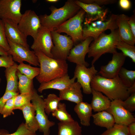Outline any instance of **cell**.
Segmentation results:
<instances>
[{
	"instance_id": "cell-1",
	"label": "cell",
	"mask_w": 135,
	"mask_h": 135,
	"mask_svg": "<svg viewBox=\"0 0 135 135\" xmlns=\"http://www.w3.org/2000/svg\"><path fill=\"white\" fill-rule=\"evenodd\" d=\"M34 51L40 64V72L36 78L40 83L46 82L68 74V64L66 60L50 58L40 52Z\"/></svg>"
},
{
	"instance_id": "cell-2",
	"label": "cell",
	"mask_w": 135,
	"mask_h": 135,
	"mask_svg": "<svg viewBox=\"0 0 135 135\" xmlns=\"http://www.w3.org/2000/svg\"><path fill=\"white\" fill-rule=\"evenodd\" d=\"M90 86L92 88L102 93L111 101L116 100L124 101L130 95L128 88L122 82L118 75L109 78L96 74L92 80Z\"/></svg>"
},
{
	"instance_id": "cell-3",
	"label": "cell",
	"mask_w": 135,
	"mask_h": 135,
	"mask_svg": "<svg viewBox=\"0 0 135 135\" xmlns=\"http://www.w3.org/2000/svg\"><path fill=\"white\" fill-rule=\"evenodd\" d=\"M81 8L75 2V0H68L63 6L57 8L52 6L49 8L51 14L39 16L42 26L53 31L66 20L76 15Z\"/></svg>"
},
{
	"instance_id": "cell-4",
	"label": "cell",
	"mask_w": 135,
	"mask_h": 135,
	"mask_svg": "<svg viewBox=\"0 0 135 135\" xmlns=\"http://www.w3.org/2000/svg\"><path fill=\"white\" fill-rule=\"evenodd\" d=\"M120 40L118 29L111 31L107 34L102 33L96 40L90 43L88 53V57H92V65L103 54L109 53L113 54L116 52V45Z\"/></svg>"
},
{
	"instance_id": "cell-5",
	"label": "cell",
	"mask_w": 135,
	"mask_h": 135,
	"mask_svg": "<svg viewBox=\"0 0 135 135\" xmlns=\"http://www.w3.org/2000/svg\"><path fill=\"white\" fill-rule=\"evenodd\" d=\"M81 9L75 16L55 28L54 30L60 34L64 32L71 38L74 44H76L84 40L82 24L85 14Z\"/></svg>"
},
{
	"instance_id": "cell-6",
	"label": "cell",
	"mask_w": 135,
	"mask_h": 135,
	"mask_svg": "<svg viewBox=\"0 0 135 135\" xmlns=\"http://www.w3.org/2000/svg\"><path fill=\"white\" fill-rule=\"evenodd\" d=\"M117 15L112 14L107 20H98L89 23H84L83 28V37L84 40L91 37L96 40L102 33L107 30L110 31L118 29L116 19Z\"/></svg>"
},
{
	"instance_id": "cell-7",
	"label": "cell",
	"mask_w": 135,
	"mask_h": 135,
	"mask_svg": "<svg viewBox=\"0 0 135 135\" xmlns=\"http://www.w3.org/2000/svg\"><path fill=\"white\" fill-rule=\"evenodd\" d=\"M54 46L51 52L53 58L66 60L74 43L71 38L60 34L56 31H51Z\"/></svg>"
},
{
	"instance_id": "cell-8",
	"label": "cell",
	"mask_w": 135,
	"mask_h": 135,
	"mask_svg": "<svg viewBox=\"0 0 135 135\" xmlns=\"http://www.w3.org/2000/svg\"><path fill=\"white\" fill-rule=\"evenodd\" d=\"M31 101L36 110V118L39 126L38 130L43 133V135H50V128L55 125V123L48 120L45 111L44 104L42 97L38 94L34 88Z\"/></svg>"
},
{
	"instance_id": "cell-9",
	"label": "cell",
	"mask_w": 135,
	"mask_h": 135,
	"mask_svg": "<svg viewBox=\"0 0 135 135\" xmlns=\"http://www.w3.org/2000/svg\"><path fill=\"white\" fill-rule=\"evenodd\" d=\"M18 26L25 36H30L34 40L42 25L39 16L34 10H26L22 14Z\"/></svg>"
},
{
	"instance_id": "cell-10",
	"label": "cell",
	"mask_w": 135,
	"mask_h": 135,
	"mask_svg": "<svg viewBox=\"0 0 135 135\" xmlns=\"http://www.w3.org/2000/svg\"><path fill=\"white\" fill-rule=\"evenodd\" d=\"M7 40L10 46L8 52L12 56L14 61L19 63L25 61L34 66H40L38 58L34 50L31 51L20 44Z\"/></svg>"
},
{
	"instance_id": "cell-11",
	"label": "cell",
	"mask_w": 135,
	"mask_h": 135,
	"mask_svg": "<svg viewBox=\"0 0 135 135\" xmlns=\"http://www.w3.org/2000/svg\"><path fill=\"white\" fill-rule=\"evenodd\" d=\"M54 46L51 31L42 26L31 48L40 52L48 57L53 58L51 50Z\"/></svg>"
},
{
	"instance_id": "cell-12",
	"label": "cell",
	"mask_w": 135,
	"mask_h": 135,
	"mask_svg": "<svg viewBox=\"0 0 135 135\" xmlns=\"http://www.w3.org/2000/svg\"><path fill=\"white\" fill-rule=\"evenodd\" d=\"M21 0H0V18L8 19L18 24L22 14Z\"/></svg>"
},
{
	"instance_id": "cell-13",
	"label": "cell",
	"mask_w": 135,
	"mask_h": 135,
	"mask_svg": "<svg viewBox=\"0 0 135 135\" xmlns=\"http://www.w3.org/2000/svg\"><path fill=\"white\" fill-rule=\"evenodd\" d=\"M98 72L94 65H92L90 68L84 65H76L74 77L77 79V82L81 85L84 94H91L90 82Z\"/></svg>"
},
{
	"instance_id": "cell-14",
	"label": "cell",
	"mask_w": 135,
	"mask_h": 135,
	"mask_svg": "<svg viewBox=\"0 0 135 135\" xmlns=\"http://www.w3.org/2000/svg\"><path fill=\"white\" fill-rule=\"evenodd\" d=\"M122 101L118 100L112 101L110 107L106 111L112 115L115 123L128 126L135 122V118L132 113L123 107Z\"/></svg>"
},
{
	"instance_id": "cell-15",
	"label": "cell",
	"mask_w": 135,
	"mask_h": 135,
	"mask_svg": "<svg viewBox=\"0 0 135 135\" xmlns=\"http://www.w3.org/2000/svg\"><path fill=\"white\" fill-rule=\"evenodd\" d=\"M93 40L92 37H88L75 45L70 50L67 60L76 65L88 66L89 64L85 61V57L88 52L90 44Z\"/></svg>"
},
{
	"instance_id": "cell-16",
	"label": "cell",
	"mask_w": 135,
	"mask_h": 135,
	"mask_svg": "<svg viewBox=\"0 0 135 135\" xmlns=\"http://www.w3.org/2000/svg\"><path fill=\"white\" fill-rule=\"evenodd\" d=\"M112 59L106 65L102 66L98 74L107 78H114L118 73L124 64L126 56L121 52L113 53Z\"/></svg>"
},
{
	"instance_id": "cell-17",
	"label": "cell",
	"mask_w": 135,
	"mask_h": 135,
	"mask_svg": "<svg viewBox=\"0 0 135 135\" xmlns=\"http://www.w3.org/2000/svg\"><path fill=\"white\" fill-rule=\"evenodd\" d=\"M76 4L86 13L84 23H89L98 20L105 21L106 20L108 10L94 4H86L79 0H75Z\"/></svg>"
},
{
	"instance_id": "cell-18",
	"label": "cell",
	"mask_w": 135,
	"mask_h": 135,
	"mask_svg": "<svg viewBox=\"0 0 135 135\" xmlns=\"http://www.w3.org/2000/svg\"><path fill=\"white\" fill-rule=\"evenodd\" d=\"M2 20L4 24L7 39L30 49L29 46L27 42V37L19 30L18 24L10 20Z\"/></svg>"
},
{
	"instance_id": "cell-19",
	"label": "cell",
	"mask_w": 135,
	"mask_h": 135,
	"mask_svg": "<svg viewBox=\"0 0 135 135\" xmlns=\"http://www.w3.org/2000/svg\"><path fill=\"white\" fill-rule=\"evenodd\" d=\"M129 17L124 14L117 15L116 22L120 40L134 46L135 36L133 34L128 23Z\"/></svg>"
},
{
	"instance_id": "cell-20",
	"label": "cell",
	"mask_w": 135,
	"mask_h": 135,
	"mask_svg": "<svg viewBox=\"0 0 135 135\" xmlns=\"http://www.w3.org/2000/svg\"><path fill=\"white\" fill-rule=\"evenodd\" d=\"M75 78H70L68 74L49 82L40 84L38 89V92L42 93L46 90L50 89L64 90L69 86L75 82Z\"/></svg>"
},
{
	"instance_id": "cell-21",
	"label": "cell",
	"mask_w": 135,
	"mask_h": 135,
	"mask_svg": "<svg viewBox=\"0 0 135 135\" xmlns=\"http://www.w3.org/2000/svg\"><path fill=\"white\" fill-rule=\"evenodd\" d=\"M81 88L78 82H74L65 90L60 91L59 97L61 100H67L78 104L83 100Z\"/></svg>"
},
{
	"instance_id": "cell-22",
	"label": "cell",
	"mask_w": 135,
	"mask_h": 135,
	"mask_svg": "<svg viewBox=\"0 0 135 135\" xmlns=\"http://www.w3.org/2000/svg\"><path fill=\"white\" fill-rule=\"evenodd\" d=\"M22 112L25 120V125L27 129L34 133L38 130L39 126L36 117V110L31 103L26 105L20 110Z\"/></svg>"
},
{
	"instance_id": "cell-23",
	"label": "cell",
	"mask_w": 135,
	"mask_h": 135,
	"mask_svg": "<svg viewBox=\"0 0 135 135\" xmlns=\"http://www.w3.org/2000/svg\"><path fill=\"white\" fill-rule=\"evenodd\" d=\"M92 97L90 104L94 112H98L106 110L110 107L111 100L102 92L92 88Z\"/></svg>"
},
{
	"instance_id": "cell-24",
	"label": "cell",
	"mask_w": 135,
	"mask_h": 135,
	"mask_svg": "<svg viewBox=\"0 0 135 135\" xmlns=\"http://www.w3.org/2000/svg\"><path fill=\"white\" fill-rule=\"evenodd\" d=\"M74 110L80 119L81 124L85 126H90V118L92 114L90 104L82 101L76 104Z\"/></svg>"
},
{
	"instance_id": "cell-25",
	"label": "cell",
	"mask_w": 135,
	"mask_h": 135,
	"mask_svg": "<svg viewBox=\"0 0 135 135\" xmlns=\"http://www.w3.org/2000/svg\"><path fill=\"white\" fill-rule=\"evenodd\" d=\"M18 66L14 62L13 65L6 68L5 73L7 84L5 92H18V78L16 74Z\"/></svg>"
},
{
	"instance_id": "cell-26",
	"label": "cell",
	"mask_w": 135,
	"mask_h": 135,
	"mask_svg": "<svg viewBox=\"0 0 135 135\" xmlns=\"http://www.w3.org/2000/svg\"><path fill=\"white\" fill-rule=\"evenodd\" d=\"M93 123L96 125L106 128L107 129L112 128L115 123L114 118L112 114L106 110H104L92 116Z\"/></svg>"
},
{
	"instance_id": "cell-27",
	"label": "cell",
	"mask_w": 135,
	"mask_h": 135,
	"mask_svg": "<svg viewBox=\"0 0 135 135\" xmlns=\"http://www.w3.org/2000/svg\"><path fill=\"white\" fill-rule=\"evenodd\" d=\"M58 135H82V128L76 121L58 124Z\"/></svg>"
},
{
	"instance_id": "cell-28",
	"label": "cell",
	"mask_w": 135,
	"mask_h": 135,
	"mask_svg": "<svg viewBox=\"0 0 135 135\" xmlns=\"http://www.w3.org/2000/svg\"><path fill=\"white\" fill-rule=\"evenodd\" d=\"M16 74L19 79L18 89L20 94L32 92L34 88L33 80L22 74L18 70Z\"/></svg>"
},
{
	"instance_id": "cell-29",
	"label": "cell",
	"mask_w": 135,
	"mask_h": 135,
	"mask_svg": "<svg viewBox=\"0 0 135 135\" xmlns=\"http://www.w3.org/2000/svg\"><path fill=\"white\" fill-rule=\"evenodd\" d=\"M52 114L53 116L55 117L61 122H69L74 120L67 111L66 104L64 103L60 102L57 109Z\"/></svg>"
},
{
	"instance_id": "cell-30",
	"label": "cell",
	"mask_w": 135,
	"mask_h": 135,
	"mask_svg": "<svg viewBox=\"0 0 135 135\" xmlns=\"http://www.w3.org/2000/svg\"><path fill=\"white\" fill-rule=\"evenodd\" d=\"M118 75L122 82L127 88L135 83V70H128L122 67Z\"/></svg>"
},
{
	"instance_id": "cell-31",
	"label": "cell",
	"mask_w": 135,
	"mask_h": 135,
	"mask_svg": "<svg viewBox=\"0 0 135 135\" xmlns=\"http://www.w3.org/2000/svg\"><path fill=\"white\" fill-rule=\"evenodd\" d=\"M59 96L54 94H50L44 99L45 112L48 115L52 113L57 108L60 101Z\"/></svg>"
},
{
	"instance_id": "cell-32",
	"label": "cell",
	"mask_w": 135,
	"mask_h": 135,
	"mask_svg": "<svg viewBox=\"0 0 135 135\" xmlns=\"http://www.w3.org/2000/svg\"><path fill=\"white\" fill-rule=\"evenodd\" d=\"M19 64L18 66L17 70L22 74L31 79L33 80L40 73V68L33 67L23 62Z\"/></svg>"
},
{
	"instance_id": "cell-33",
	"label": "cell",
	"mask_w": 135,
	"mask_h": 135,
	"mask_svg": "<svg viewBox=\"0 0 135 135\" xmlns=\"http://www.w3.org/2000/svg\"><path fill=\"white\" fill-rule=\"evenodd\" d=\"M33 92V91L32 92L18 94L17 95L14 100V110H20L24 106L30 103Z\"/></svg>"
},
{
	"instance_id": "cell-34",
	"label": "cell",
	"mask_w": 135,
	"mask_h": 135,
	"mask_svg": "<svg viewBox=\"0 0 135 135\" xmlns=\"http://www.w3.org/2000/svg\"><path fill=\"white\" fill-rule=\"evenodd\" d=\"M116 48L120 50L122 52L126 57L128 56L135 63V47L120 40L117 43Z\"/></svg>"
},
{
	"instance_id": "cell-35",
	"label": "cell",
	"mask_w": 135,
	"mask_h": 135,
	"mask_svg": "<svg viewBox=\"0 0 135 135\" xmlns=\"http://www.w3.org/2000/svg\"><path fill=\"white\" fill-rule=\"evenodd\" d=\"M100 135H129L128 126L115 123Z\"/></svg>"
},
{
	"instance_id": "cell-36",
	"label": "cell",
	"mask_w": 135,
	"mask_h": 135,
	"mask_svg": "<svg viewBox=\"0 0 135 135\" xmlns=\"http://www.w3.org/2000/svg\"><path fill=\"white\" fill-rule=\"evenodd\" d=\"M0 135H36V134L28 130L24 123L22 122L19 125L16 131L12 134H10L6 130L0 129Z\"/></svg>"
},
{
	"instance_id": "cell-37",
	"label": "cell",
	"mask_w": 135,
	"mask_h": 135,
	"mask_svg": "<svg viewBox=\"0 0 135 135\" xmlns=\"http://www.w3.org/2000/svg\"><path fill=\"white\" fill-rule=\"evenodd\" d=\"M16 96L8 100L4 106L0 114L2 115L4 118L14 114L13 110H14V100Z\"/></svg>"
},
{
	"instance_id": "cell-38",
	"label": "cell",
	"mask_w": 135,
	"mask_h": 135,
	"mask_svg": "<svg viewBox=\"0 0 135 135\" xmlns=\"http://www.w3.org/2000/svg\"><path fill=\"white\" fill-rule=\"evenodd\" d=\"M0 46L7 52L10 46L6 36L4 25L2 20L0 19Z\"/></svg>"
},
{
	"instance_id": "cell-39",
	"label": "cell",
	"mask_w": 135,
	"mask_h": 135,
	"mask_svg": "<svg viewBox=\"0 0 135 135\" xmlns=\"http://www.w3.org/2000/svg\"><path fill=\"white\" fill-rule=\"evenodd\" d=\"M123 107L132 113L135 110V93L131 94L125 100L122 101Z\"/></svg>"
},
{
	"instance_id": "cell-40",
	"label": "cell",
	"mask_w": 135,
	"mask_h": 135,
	"mask_svg": "<svg viewBox=\"0 0 135 135\" xmlns=\"http://www.w3.org/2000/svg\"><path fill=\"white\" fill-rule=\"evenodd\" d=\"M14 62L10 55L0 56V67L6 68L9 67L13 65Z\"/></svg>"
},
{
	"instance_id": "cell-41",
	"label": "cell",
	"mask_w": 135,
	"mask_h": 135,
	"mask_svg": "<svg viewBox=\"0 0 135 135\" xmlns=\"http://www.w3.org/2000/svg\"><path fill=\"white\" fill-rule=\"evenodd\" d=\"M19 94V92H5L4 95L0 98V114L7 101L9 99Z\"/></svg>"
},
{
	"instance_id": "cell-42",
	"label": "cell",
	"mask_w": 135,
	"mask_h": 135,
	"mask_svg": "<svg viewBox=\"0 0 135 135\" xmlns=\"http://www.w3.org/2000/svg\"><path fill=\"white\" fill-rule=\"evenodd\" d=\"M81 2L86 4H94L99 6L114 4L116 2V0H81Z\"/></svg>"
},
{
	"instance_id": "cell-43",
	"label": "cell",
	"mask_w": 135,
	"mask_h": 135,
	"mask_svg": "<svg viewBox=\"0 0 135 135\" xmlns=\"http://www.w3.org/2000/svg\"><path fill=\"white\" fill-rule=\"evenodd\" d=\"M119 4L121 8L125 10L130 9L131 6V2L129 0H120Z\"/></svg>"
},
{
	"instance_id": "cell-44",
	"label": "cell",
	"mask_w": 135,
	"mask_h": 135,
	"mask_svg": "<svg viewBox=\"0 0 135 135\" xmlns=\"http://www.w3.org/2000/svg\"><path fill=\"white\" fill-rule=\"evenodd\" d=\"M128 23L132 32L135 36V13L129 17Z\"/></svg>"
},
{
	"instance_id": "cell-45",
	"label": "cell",
	"mask_w": 135,
	"mask_h": 135,
	"mask_svg": "<svg viewBox=\"0 0 135 135\" xmlns=\"http://www.w3.org/2000/svg\"><path fill=\"white\" fill-rule=\"evenodd\" d=\"M129 135H135V122H132L128 126Z\"/></svg>"
},
{
	"instance_id": "cell-46",
	"label": "cell",
	"mask_w": 135,
	"mask_h": 135,
	"mask_svg": "<svg viewBox=\"0 0 135 135\" xmlns=\"http://www.w3.org/2000/svg\"><path fill=\"white\" fill-rule=\"evenodd\" d=\"M128 90L130 94L132 93H135V83H134L130 87L128 88Z\"/></svg>"
},
{
	"instance_id": "cell-47",
	"label": "cell",
	"mask_w": 135,
	"mask_h": 135,
	"mask_svg": "<svg viewBox=\"0 0 135 135\" xmlns=\"http://www.w3.org/2000/svg\"><path fill=\"white\" fill-rule=\"evenodd\" d=\"M8 54V52L0 46V55L6 56Z\"/></svg>"
},
{
	"instance_id": "cell-48",
	"label": "cell",
	"mask_w": 135,
	"mask_h": 135,
	"mask_svg": "<svg viewBox=\"0 0 135 135\" xmlns=\"http://www.w3.org/2000/svg\"><path fill=\"white\" fill-rule=\"evenodd\" d=\"M46 2L51 3H55L58 2L59 1L58 0H46Z\"/></svg>"
},
{
	"instance_id": "cell-49",
	"label": "cell",
	"mask_w": 135,
	"mask_h": 135,
	"mask_svg": "<svg viewBox=\"0 0 135 135\" xmlns=\"http://www.w3.org/2000/svg\"><path fill=\"white\" fill-rule=\"evenodd\" d=\"M1 82V79L0 78V83Z\"/></svg>"
},
{
	"instance_id": "cell-50",
	"label": "cell",
	"mask_w": 135,
	"mask_h": 135,
	"mask_svg": "<svg viewBox=\"0 0 135 135\" xmlns=\"http://www.w3.org/2000/svg\"></svg>"
}]
</instances>
